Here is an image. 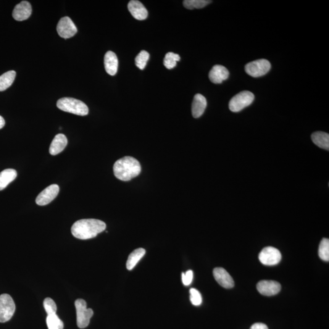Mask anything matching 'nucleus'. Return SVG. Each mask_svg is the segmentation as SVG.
<instances>
[{"instance_id": "1", "label": "nucleus", "mask_w": 329, "mask_h": 329, "mask_svg": "<svg viewBox=\"0 0 329 329\" xmlns=\"http://www.w3.org/2000/svg\"><path fill=\"white\" fill-rule=\"evenodd\" d=\"M106 228V225L101 220L83 219L73 224L72 233L75 237L81 239H88L95 237Z\"/></svg>"}, {"instance_id": "2", "label": "nucleus", "mask_w": 329, "mask_h": 329, "mask_svg": "<svg viewBox=\"0 0 329 329\" xmlns=\"http://www.w3.org/2000/svg\"><path fill=\"white\" fill-rule=\"evenodd\" d=\"M141 170L140 163L135 158L130 156L118 160L114 165L115 177L123 181H129L137 177L140 175Z\"/></svg>"}, {"instance_id": "3", "label": "nucleus", "mask_w": 329, "mask_h": 329, "mask_svg": "<svg viewBox=\"0 0 329 329\" xmlns=\"http://www.w3.org/2000/svg\"><path fill=\"white\" fill-rule=\"evenodd\" d=\"M57 107L59 109L71 114L85 116L89 114V108L80 100L73 98H63L58 100Z\"/></svg>"}, {"instance_id": "4", "label": "nucleus", "mask_w": 329, "mask_h": 329, "mask_svg": "<svg viewBox=\"0 0 329 329\" xmlns=\"http://www.w3.org/2000/svg\"><path fill=\"white\" fill-rule=\"evenodd\" d=\"M254 95L249 91H243L231 99L229 108L233 112H238L249 106L254 101Z\"/></svg>"}, {"instance_id": "5", "label": "nucleus", "mask_w": 329, "mask_h": 329, "mask_svg": "<svg viewBox=\"0 0 329 329\" xmlns=\"http://www.w3.org/2000/svg\"><path fill=\"white\" fill-rule=\"evenodd\" d=\"M75 304L78 328L84 329L88 327L90 323L91 318L94 315L93 310L88 309L86 302L82 299L76 300Z\"/></svg>"}, {"instance_id": "6", "label": "nucleus", "mask_w": 329, "mask_h": 329, "mask_svg": "<svg viewBox=\"0 0 329 329\" xmlns=\"http://www.w3.org/2000/svg\"><path fill=\"white\" fill-rule=\"evenodd\" d=\"M15 311V304L12 297L7 294L0 296V323L11 319Z\"/></svg>"}, {"instance_id": "7", "label": "nucleus", "mask_w": 329, "mask_h": 329, "mask_svg": "<svg viewBox=\"0 0 329 329\" xmlns=\"http://www.w3.org/2000/svg\"><path fill=\"white\" fill-rule=\"evenodd\" d=\"M270 62L266 59H259L248 63L245 66L247 75L254 78L261 77L267 74L271 69Z\"/></svg>"}, {"instance_id": "8", "label": "nucleus", "mask_w": 329, "mask_h": 329, "mask_svg": "<svg viewBox=\"0 0 329 329\" xmlns=\"http://www.w3.org/2000/svg\"><path fill=\"white\" fill-rule=\"evenodd\" d=\"M259 259L262 264L273 266L278 264L282 259L280 250L272 246L266 247L262 249L259 255Z\"/></svg>"}, {"instance_id": "9", "label": "nucleus", "mask_w": 329, "mask_h": 329, "mask_svg": "<svg viewBox=\"0 0 329 329\" xmlns=\"http://www.w3.org/2000/svg\"><path fill=\"white\" fill-rule=\"evenodd\" d=\"M58 34L64 39H69L74 36L78 30L75 23L70 17H63L59 20L57 26Z\"/></svg>"}, {"instance_id": "10", "label": "nucleus", "mask_w": 329, "mask_h": 329, "mask_svg": "<svg viewBox=\"0 0 329 329\" xmlns=\"http://www.w3.org/2000/svg\"><path fill=\"white\" fill-rule=\"evenodd\" d=\"M59 192V187L56 184H52L44 189L39 194L36 199L37 204L39 206H46L56 198Z\"/></svg>"}, {"instance_id": "11", "label": "nucleus", "mask_w": 329, "mask_h": 329, "mask_svg": "<svg viewBox=\"0 0 329 329\" xmlns=\"http://www.w3.org/2000/svg\"><path fill=\"white\" fill-rule=\"evenodd\" d=\"M257 288L262 295L272 296L280 293L281 285L276 281H262L257 283Z\"/></svg>"}, {"instance_id": "12", "label": "nucleus", "mask_w": 329, "mask_h": 329, "mask_svg": "<svg viewBox=\"0 0 329 329\" xmlns=\"http://www.w3.org/2000/svg\"><path fill=\"white\" fill-rule=\"evenodd\" d=\"M32 14V7L28 1H23L15 6L12 12V16L17 21L27 20Z\"/></svg>"}, {"instance_id": "13", "label": "nucleus", "mask_w": 329, "mask_h": 329, "mask_svg": "<svg viewBox=\"0 0 329 329\" xmlns=\"http://www.w3.org/2000/svg\"><path fill=\"white\" fill-rule=\"evenodd\" d=\"M213 273L215 280L223 287L228 289L234 287L233 279L225 269L223 268H216Z\"/></svg>"}, {"instance_id": "14", "label": "nucleus", "mask_w": 329, "mask_h": 329, "mask_svg": "<svg viewBox=\"0 0 329 329\" xmlns=\"http://www.w3.org/2000/svg\"><path fill=\"white\" fill-rule=\"evenodd\" d=\"M230 76V72L223 65H216L210 71L209 78L210 81L214 84H221L227 80Z\"/></svg>"}, {"instance_id": "15", "label": "nucleus", "mask_w": 329, "mask_h": 329, "mask_svg": "<svg viewBox=\"0 0 329 329\" xmlns=\"http://www.w3.org/2000/svg\"><path fill=\"white\" fill-rule=\"evenodd\" d=\"M129 11L134 18L138 20H145L148 17V10L141 2L132 0L128 5Z\"/></svg>"}, {"instance_id": "16", "label": "nucleus", "mask_w": 329, "mask_h": 329, "mask_svg": "<svg viewBox=\"0 0 329 329\" xmlns=\"http://www.w3.org/2000/svg\"><path fill=\"white\" fill-rule=\"evenodd\" d=\"M206 107V98L201 94H195V96H194L193 103H192V115L194 118H199L204 114Z\"/></svg>"}, {"instance_id": "17", "label": "nucleus", "mask_w": 329, "mask_h": 329, "mask_svg": "<svg viewBox=\"0 0 329 329\" xmlns=\"http://www.w3.org/2000/svg\"><path fill=\"white\" fill-rule=\"evenodd\" d=\"M67 139L64 134H57L55 136L51 142V145H50L49 153L52 156H56V155L60 153L67 146Z\"/></svg>"}, {"instance_id": "18", "label": "nucleus", "mask_w": 329, "mask_h": 329, "mask_svg": "<svg viewBox=\"0 0 329 329\" xmlns=\"http://www.w3.org/2000/svg\"><path fill=\"white\" fill-rule=\"evenodd\" d=\"M104 67L106 72L110 76L117 73L118 60L117 55L111 51H107L104 56Z\"/></svg>"}, {"instance_id": "19", "label": "nucleus", "mask_w": 329, "mask_h": 329, "mask_svg": "<svg viewBox=\"0 0 329 329\" xmlns=\"http://www.w3.org/2000/svg\"><path fill=\"white\" fill-rule=\"evenodd\" d=\"M17 176L16 170L14 169H6L0 173V191L6 188Z\"/></svg>"}, {"instance_id": "20", "label": "nucleus", "mask_w": 329, "mask_h": 329, "mask_svg": "<svg viewBox=\"0 0 329 329\" xmlns=\"http://www.w3.org/2000/svg\"><path fill=\"white\" fill-rule=\"evenodd\" d=\"M312 140L320 148L329 149V135L324 132H316L312 135Z\"/></svg>"}, {"instance_id": "21", "label": "nucleus", "mask_w": 329, "mask_h": 329, "mask_svg": "<svg viewBox=\"0 0 329 329\" xmlns=\"http://www.w3.org/2000/svg\"><path fill=\"white\" fill-rule=\"evenodd\" d=\"M145 253V249L143 248H138L132 252L129 255L127 263H126L127 269L128 270H133Z\"/></svg>"}, {"instance_id": "22", "label": "nucleus", "mask_w": 329, "mask_h": 329, "mask_svg": "<svg viewBox=\"0 0 329 329\" xmlns=\"http://www.w3.org/2000/svg\"><path fill=\"white\" fill-rule=\"evenodd\" d=\"M16 72L15 71H9L0 76V92L6 91L14 83Z\"/></svg>"}, {"instance_id": "23", "label": "nucleus", "mask_w": 329, "mask_h": 329, "mask_svg": "<svg viewBox=\"0 0 329 329\" xmlns=\"http://www.w3.org/2000/svg\"><path fill=\"white\" fill-rule=\"evenodd\" d=\"M211 2L212 1L209 0H185L183 4L188 9H201Z\"/></svg>"}, {"instance_id": "24", "label": "nucleus", "mask_w": 329, "mask_h": 329, "mask_svg": "<svg viewBox=\"0 0 329 329\" xmlns=\"http://www.w3.org/2000/svg\"><path fill=\"white\" fill-rule=\"evenodd\" d=\"M47 325L48 329H63L64 323L60 319L56 313L55 314L47 315Z\"/></svg>"}, {"instance_id": "25", "label": "nucleus", "mask_w": 329, "mask_h": 329, "mask_svg": "<svg viewBox=\"0 0 329 329\" xmlns=\"http://www.w3.org/2000/svg\"><path fill=\"white\" fill-rule=\"evenodd\" d=\"M180 59L181 57L180 55L174 53V52H168V53L165 55L164 60V64L167 69H173V68L176 67L177 62L180 61Z\"/></svg>"}, {"instance_id": "26", "label": "nucleus", "mask_w": 329, "mask_h": 329, "mask_svg": "<svg viewBox=\"0 0 329 329\" xmlns=\"http://www.w3.org/2000/svg\"><path fill=\"white\" fill-rule=\"evenodd\" d=\"M318 254L321 260L325 262L329 261V239L323 238L321 240Z\"/></svg>"}, {"instance_id": "27", "label": "nucleus", "mask_w": 329, "mask_h": 329, "mask_svg": "<svg viewBox=\"0 0 329 329\" xmlns=\"http://www.w3.org/2000/svg\"><path fill=\"white\" fill-rule=\"evenodd\" d=\"M149 59V54L146 51H141L135 59V63L137 67L139 69L143 70L145 68L147 62Z\"/></svg>"}, {"instance_id": "28", "label": "nucleus", "mask_w": 329, "mask_h": 329, "mask_svg": "<svg viewBox=\"0 0 329 329\" xmlns=\"http://www.w3.org/2000/svg\"><path fill=\"white\" fill-rule=\"evenodd\" d=\"M44 306L45 310L47 313V315L55 314L57 311V306L55 302L49 297H47L44 301Z\"/></svg>"}, {"instance_id": "29", "label": "nucleus", "mask_w": 329, "mask_h": 329, "mask_svg": "<svg viewBox=\"0 0 329 329\" xmlns=\"http://www.w3.org/2000/svg\"><path fill=\"white\" fill-rule=\"evenodd\" d=\"M190 293V299L192 304L195 305V306H199L202 303V296L201 293H199L198 290L195 288H191L189 290Z\"/></svg>"}, {"instance_id": "30", "label": "nucleus", "mask_w": 329, "mask_h": 329, "mask_svg": "<svg viewBox=\"0 0 329 329\" xmlns=\"http://www.w3.org/2000/svg\"><path fill=\"white\" fill-rule=\"evenodd\" d=\"M193 279V272L191 270H188L186 273L182 274V280L184 285L188 286L190 285Z\"/></svg>"}, {"instance_id": "31", "label": "nucleus", "mask_w": 329, "mask_h": 329, "mask_svg": "<svg viewBox=\"0 0 329 329\" xmlns=\"http://www.w3.org/2000/svg\"><path fill=\"white\" fill-rule=\"evenodd\" d=\"M250 329H268L267 326L263 323H255Z\"/></svg>"}, {"instance_id": "32", "label": "nucleus", "mask_w": 329, "mask_h": 329, "mask_svg": "<svg viewBox=\"0 0 329 329\" xmlns=\"http://www.w3.org/2000/svg\"><path fill=\"white\" fill-rule=\"evenodd\" d=\"M4 125H5V121L4 120V118H2L1 115H0V130H1V129L3 128Z\"/></svg>"}]
</instances>
